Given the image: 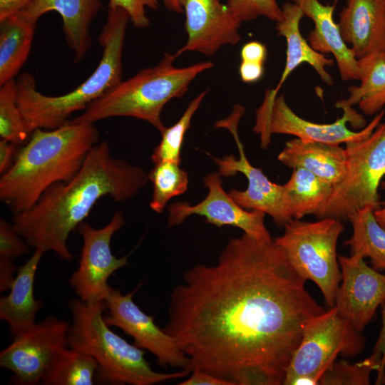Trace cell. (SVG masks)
<instances>
[{
  "mask_svg": "<svg viewBox=\"0 0 385 385\" xmlns=\"http://www.w3.org/2000/svg\"><path fill=\"white\" fill-rule=\"evenodd\" d=\"M274 240L232 238L184 273L163 329L199 369L234 385H280L307 322L325 309Z\"/></svg>",
  "mask_w": 385,
  "mask_h": 385,
  "instance_id": "1",
  "label": "cell"
},
{
  "mask_svg": "<svg viewBox=\"0 0 385 385\" xmlns=\"http://www.w3.org/2000/svg\"><path fill=\"white\" fill-rule=\"evenodd\" d=\"M148 180L142 168L113 157L108 143L102 141L71 180L52 185L31 209L14 214L12 224L31 247L71 260L69 235L96 202L106 196L117 202L130 199Z\"/></svg>",
  "mask_w": 385,
  "mask_h": 385,
  "instance_id": "2",
  "label": "cell"
},
{
  "mask_svg": "<svg viewBox=\"0 0 385 385\" xmlns=\"http://www.w3.org/2000/svg\"><path fill=\"white\" fill-rule=\"evenodd\" d=\"M99 140L94 123L68 120L37 128L0 178V200L14 214L31 209L52 185L71 180Z\"/></svg>",
  "mask_w": 385,
  "mask_h": 385,
  "instance_id": "3",
  "label": "cell"
},
{
  "mask_svg": "<svg viewBox=\"0 0 385 385\" xmlns=\"http://www.w3.org/2000/svg\"><path fill=\"white\" fill-rule=\"evenodd\" d=\"M130 17L123 9L108 8L107 19L98 40L103 48L98 65L92 74L71 91L60 96H46L36 88L29 73L16 81L17 103L31 134L37 128L54 129L66 123L75 112L85 110L122 81L123 50Z\"/></svg>",
  "mask_w": 385,
  "mask_h": 385,
  "instance_id": "4",
  "label": "cell"
},
{
  "mask_svg": "<svg viewBox=\"0 0 385 385\" xmlns=\"http://www.w3.org/2000/svg\"><path fill=\"white\" fill-rule=\"evenodd\" d=\"M68 305L72 317L68 346L95 359L98 364L96 381L113 385H153L189 374L185 369L172 373L155 371L142 349L110 329L104 319V302L88 303L73 299Z\"/></svg>",
  "mask_w": 385,
  "mask_h": 385,
  "instance_id": "5",
  "label": "cell"
},
{
  "mask_svg": "<svg viewBox=\"0 0 385 385\" xmlns=\"http://www.w3.org/2000/svg\"><path fill=\"white\" fill-rule=\"evenodd\" d=\"M176 58L175 54L165 53L157 65L121 81L72 120L94 123L113 117H131L147 121L161 132L165 104L182 97L199 74L213 66L212 62L203 61L179 68L173 64Z\"/></svg>",
  "mask_w": 385,
  "mask_h": 385,
  "instance_id": "6",
  "label": "cell"
},
{
  "mask_svg": "<svg viewBox=\"0 0 385 385\" xmlns=\"http://www.w3.org/2000/svg\"><path fill=\"white\" fill-rule=\"evenodd\" d=\"M274 242L285 252L289 263L306 281L314 282L325 302L332 307L342 280L337 254L344 230L342 221L333 218L307 222L293 219Z\"/></svg>",
  "mask_w": 385,
  "mask_h": 385,
  "instance_id": "7",
  "label": "cell"
},
{
  "mask_svg": "<svg viewBox=\"0 0 385 385\" xmlns=\"http://www.w3.org/2000/svg\"><path fill=\"white\" fill-rule=\"evenodd\" d=\"M346 173L334 185L326 202L315 213L317 219L349 220L356 210L380 207L378 189L385 175V123L366 138L346 144Z\"/></svg>",
  "mask_w": 385,
  "mask_h": 385,
  "instance_id": "8",
  "label": "cell"
},
{
  "mask_svg": "<svg viewBox=\"0 0 385 385\" xmlns=\"http://www.w3.org/2000/svg\"><path fill=\"white\" fill-rule=\"evenodd\" d=\"M365 338L334 307L306 324L302 339L287 368L284 385H317L339 354L354 357L365 347Z\"/></svg>",
  "mask_w": 385,
  "mask_h": 385,
  "instance_id": "9",
  "label": "cell"
},
{
  "mask_svg": "<svg viewBox=\"0 0 385 385\" xmlns=\"http://www.w3.org/2000/svg\"><path fill=\"white\" fill-rule=\"evenodd\" d=\"M336 106L343 110L342 117L332 123H318L297 115L282 94L273 99L265 97L255 112L253 131L260 135L261 146L265 148L268 147L272 134L292 135L304 142L339 145L366 138L381 123L384 115V111H381L366 125L363 116L343 100L338 101Z\"/></svg>",
  "mask_w": 385,
  "mask_h": 385,
  "instance_id": "10",
  "label": "cell"
},
{
  "mask_svg": "<svg viewBox=\"0 0 385 385\" xmlns=\"http://www.w3.org/2000/svg\"><path fill=\"white\" fill-rule=\"evenodd\" d=\"M245 108L235 105L231 115L216 123L215 126L225 128L232 135L239 152V158L233 155L222 158L209 155L218 166V173L221 177H230L237 173L243 174L247 180V187L245 190H232L229 192L230 197L245 209L257 210L270 215L279 227L293 220L285 194L284 185H278L270 181L262 169L254 167L248 160L244 146L238 135V124Z\"/></svg>",
  "mask_w": 385,
  "mask_h": 385,
  "instance_id": "11",
  "label": "cell"
},
{
  "mask_svg": "<svg viewBox=\"0 0 385 385\" xmlns=\"http://www.w3.org/2000/svg\"><path fill=\"white\" fill-rule=\"evenodd\" d=\"M70 324L48 317L25 332L0 353V366L11 371L14 384L35 385L41 382L58 354L68 347Z\"/></svg>",
  "mask_w": 385,
  "mask_h": 385,
  "instance_id": "12",
  "label": "cell"
},
{
  "mask_svg": "<svg viewBox=\"0 0 385 385\" xmlns=\"http://www.w3.org/2000/svg\"><path fill=\"white\" fill-rule=\"evenodd\" d=\"M125 225L120 210L101 228H94L83 222L77 227L83 245L78 267L69 278V284L83 302H104L111 287L108 278L128 265V256L120 258L113 255L111 242L113 235Z\"/></svg>",
  "mask_w": 385,
  "mask_h": 385,
  "instance_id": "13",
  "label": "cell"
},
{
  "mask_svg": "<svg viewBox=\"0 0 385 385\" xmlns=\"http://www.w3.org/2000/svg\"><path fill=\"white\" fill-rule=\"evenodd\" d=\"M138 288L139 286L125 294L111 288L104 300L108 309L104 315L106 322L130 335L134 344L153 354L160 366L187 370L189 359L175 339L160 329L153 317L142 311L133 301Z\"/></svg>",
  "mask_w": 385,
  "mask_h": 385,
  "instance_id": "14",
  "label": "cell"
},
{
  "mask_svg": "<svg viewBox=\"0 0 385 385\" xmlns=\"http://www.w3.org/2000/svg\"><path fill=\"white\" fill-rule=\"evenodd\" d=\"M221 175L217 173L207 175L204 185L208 189L207 196L196 205L177 202L168 207L169 227L181 224L190 215H197L217 227L225 225L240 228L245 234L262 240H272L265 225V214L257 210H245L239 205L222 188Z\"/></svg>",
  "mask_w": 385,
  "mask_h": 385,
  "instance_id": "15",
  "label": "cell"
},
{
  "mask_svg": "<svg viewBox=\"0 0 385 385\" xmlns=\"http://www.w3.org/2000/svg\"><path fill=\"white\" fill-rule=\"evenodd\" d=\"M338 260L342 280L334 307L361 332L385 301V274L355 255L339 256Z\"/></svg>",
  "mask_w": 385,
  "mask_h": 385,
  "instance_id": "16",
  "label": "cell"
},
{
  "mask_svg": "<svg viewBox=\"0 0 385 385\" xmlns=\"http://www.w3.org/2000/svg\"><path fill=\"white\" fill-rule=\"evenodd\" d=\"M185 15L188 36L185 45L175 54L188 51L212 56L224 45H235L240 38L241 23L220 0H178Z\"/></svg>",
  "mask_w": 385,
  "mask_h": 385,
  "instance_id": "17",
  "label": "cell"
},
{
  "mask_svg": "<svg viewBox=\"0 0 385 385\" xmlns=\"http://www.w3.org/2000/svg\"><path fill=\"white\" fill-rule=\"evenodd\" d=\"M101 6V0H33L17 14L37 24L47 12L58 13L66 43L77 63L85 58L91 46V26Z\"/></svg>",
  "mask_w": 385,
  "mask_h": 385,
  "instance_id": "18",
  "label": "cell"
},
{
  "mask_svg": "<svg viewBox=\"0 0 385 385\" xmlns=\"http://www.w3.org/2000/svg\"><path fill=\"white\" fill-rule=\"evenodd\" d=\"M338 25L357 59L385 51V0H346Z\"/></svg>",
  "mask_w": 385,
  "mask_h": 385,
  "instance_id": "19",
  "label": "cell"
},
{
  "mask_svg": "<svg viewBox=\"0 0 385 385\" xmlns=\"http://www.w3.org/2000/svg\"><path fill=\"white\" fill-rule=\"evenodd\" d=\"M293 1L314 22V28L308 35L311 47L320 53L334 56L342 79L359 80L358 59L344 41L339 25L333 19L335 4L324 5L319 0Z\"/></svg>",
  "mask_w": 385,
  "mask_h": 385,
  "instance_id": "20",
  "label": "cell"
},
{
  "mask_svg": "<svg viewBox=\"0 0 385 385\" xmlns=\"http://www.w3.org/2000/svg\"><path fill=\"white\" fill-rule=\"evenodd\" d=\"M282 9L283 18L277 22L276 29L278 35L284 36L287 41L285 67L277 86L274 89H267L265 96L274 98L289 75L303 63L313 67L327 85H332V77L326 68L332 66L334 61L314 50L302 36L299 22L304 15L300 6L295 3H286Z\"/></svg>",
  "mask_w": 385,
  "mask_h": 385,
  "instance_id": "21",
  "label": "cell"
},
{
  "mask_svg": "<svg viewBox=\"0 0 385 385\" xmlns=\"http://www.w3.org/2000/svg\"><path fill=\"white\" fill-rule=\"evenodd\" d=\"M44 253L34 250L20 267L6 296L0 298V318L6 322L14 337L26 332L36 324V316L43 305L34 297V279Z\"/></svg>",
  "mask_w": 385,
  "mask_h": 385,
  "instance_id": "22",
  "label": "cell"
},
{
  "mask_svg": "<svg viewBox=\"0 0 385 385\" xmlns=\"http://www.w3.org/2000/svg\"><path fill=\"white\" fill-rule=\"evenodd\" d=\"M277 159L292 168H304L333 186L344 178L346 168L345 148L296 138L285 143Z\"/></svg>",
  "mask_w": 385,
  "mask_h": 385,
  "instance_id": "23",
  "label": "cell"
},
{
  "mask_svg": "<svg viewBox=\"0 0 385 385\" xmlns=\"http://www.w3.org/2000/svg\"><path fill=\"white\" fill-rule=\"evenodd\" d=\"M36 27L17 13L0 19V86L14 80L26 63Z\"/></svg>",
  "mask_w": 385,
  "mask_h": 385,
  "instance_id": "24",
  "label": "cell"
},
{
  "mask_svg": "<svg viewBox=\"0 0 385 385\" xmlns=\"http://www.w3.org/2000/svg\"><path fill=\"white\" fill-rule=\"evenodd\" d=\"M358 63L361 83L349 86V98L343 101L349 106L358 104L365 115H373L385 106V51L359 58Z\"/></svg>",
  "mask_w": 385,
  "mask_h": 385,
  "instance_id": "25",
  "label": "cell"
},
{
  "mask_svg": "<svg viewBox=\"0 0 385 385\" xmlns=\"http://www.w3.org/2000/svg\"><path fill=\"white\" fill-rule=\"evenodd\" d=\"M284 185L287 204L293 219L315 215L330 196L333 185L304 168L292 169Z\"/></svg>",
  "mask_w": 385,
  "mask_h": 385,
  "instance_id": "26",
  "label": "cell"
},
{
  "mask_svg": "<svg viewBox=\"0 0 385 385\" xmlns=\"http://www.w3.org/2000/svg\"><path fill=\"white\" fill-rule=\"evenodd\" d=\"M352 235L344 242L351 255L370 259L372 267L385 270V230L376 220L374 210L366 207L354 212L349 219Z\"/></svg>",
  "mask_w": 385,
  "mask_h": 385,
  "instance_id": "27",
  "label": "cell"
},
{
  "mask_svg": "<svg viewBox=\"0 0 385 385\" xmlns=\"http://www.w3.org/2000/svg\"><path fill=\"white\" fill-rule=\"evenodd\" d=\"M98 364L91 356L67 347L61 351L44 374L45 385H91L96 381Z\"/></svg>",
  "mask_w": 385,
  "mask_h": 385,
  "instance_id": "28",
  "label": "cell"
},
{
  "mask_svg": "<svg viewBox=\"0 0 385 385\" xmlns=\"http://www.w3.org/2000/svg\"><path fill=\"white\" fill-rule=\"evenodd\" d=\"M148 176L153 186L150 207L157 213L163 211L171 198L188 190V174L180 164L173 162L156 163Z\"/></svg>",
  "mask_w": 385,
  "mask_h": 385,
  "instance_id": "29",
  "label": "cell"
},
{
  "mask_svg": "<svg viewBox=\"0 0 385 385\" xmlns=\"http://www.w3.org/2000/svg\"><path fill=\"white\" fill-rule=\"evenodd\" d=\"M207 89L197 96L188 106L180 118L172 126L164 128L161 133V140L154 149L152 161L156 164L161 162L181 163V149L186 132L191 120L199 108Z\"/></svg>",
  "mask_w": 385,
  "mask_h": 385,
  "instance_id": "30",
  "label": "cell"
},
{
  "mask_svg": "<svg viewBox=\"0 0 385 385\" xmlns=\"http://www.w3.org/2000/svg\"><path fill=\"white\" fill-rule=\"evenodd\" d=\"M26 129L17 103L16 81L11 80L0 86V136L16 145L29 140Z\"/></svg>",
  "mask_w": 385,
  "mask_h": 385,
  "instance_id": "31",
  "label": "cell"
},
{
  "mask_svg": "<svg viewBox=\"0 0 385 385\" xmlns=\"http://www.w3.org/2000/svg\"><path fill=\"white\" fill-rule=\"evenodd\" d=\"M379 369L380 364L371 356L355 363L335 361L321 376L319 384L369 385L371 373Z\"/></svg>",
  "mask_w": 385,
  "mask_h": 385,
  "instance_id": "32",
  "label": "cell"
},
{
  "mask_svg": "<svg viewBox=\"0 0 385 385\" xmlns=\"http://www.w3.org/2000/svg\"><path fill=\"white\" fill-rule=\"evenodd\" d=\"M226 6L240 23L252 21L260 16L277 23L283 18L282 9L277 0H228Z\"/></svg>",
  "mask_w": 385,
  "mask_h": 385,
  "instance_id": "33",
  "label": "cell"
},
{
  "mask_svg": "<svg viewBox=\"0 0 385 385\" xmlns=\"http://www.w3.org/2000/svg\"><path fill=\"white\" fill-rule=\"evenodd\" d=\"M30 246L16 231L13 224L0 220V258L13 260L28 253Z\"/></svg>",
  "mask_w": 385,
  "mask_h": 385,
  "instance_id": "34",
  "label": "cell"
},
{
  "mask_svg": "<svg viewBox=\"0 0 385 385\" xmlns=\"http://www.w3.org/2000/svg\"><path fill=\"white\" fill-rule=\"evenodd\" d=\"M158 6V0H109L108 3V8L124 9L136 28L148 27L150 20L146 14V8L155 10Z\"/></svg>",
  "mask_w": 385,
  "mask_h": 385,
  "instance_id": "35",
  "label": "cell"
},
{
  "mask_svg": "<svg viewBox=\"0 0 385 385\" xmlns=\"http://www.w3.org/2000/svg\"><path fill=\"white\" fill-rule=\"evenodd\" d=\"M381 328L370 356L380 364V369L377 372L376 384H378L384 374V364L385 361V301L381 304Z\"/></svg>",
  "mask_w": 385,
  "mask_h": 385,
  "instance_id": "36",
  "label": "cell"
},
{
  "mask_svg": "<svg viewBox=\"0 0 385 385\" xmlns=\"http://www.w3.org/2000/svg\"><path fill=\"white\" fill-rule=\"evenodd\" d=\"M190 372L191 375L179 383L180 385H234L228 380L199 369H192Z\"/></svg>",
  "mask_w": 385,
  "mask_h": 385,
  "instance_id": "37",
  "label": "cell"
},
{
  "mask_svg": "<svg viewBox=\"0 0 385 385\" xmlns=\"http://www.w3.org/2000/svg\"><path fill=\"white\" fill-rule=\"evenodd\" d=\"M266 46L258 41H250L245 43L241 51V61L264 64L267 58Z\"/></svg>",
  "mask_w": 385,
  "mask_h": 385,
  "instance_id": "38",
  "label": "cell"
},
{
  "mask_svg": "<svg viewBox=\"0 0 385 385\" xmlns=\"http://www.w3.org/2000/svg\"><path fill=\"white\" fill-rule=\"evenodd\" d=\"M264 64L241 61L239 74L241 80L247 83L258 81L263 76Z\"/></svg>",
  "mask_w": 385,
  "mask_h": 385,
  "instance_id": "39",
  "label": "cell"
},
{
  "mask_svg": "<svg viewBox=\"0 0 385 385\" xmlns=\"http://www.w3.org/2000/svg\"><path fill=\"white\" fill-rule=\"evenodd\" d=\"M18 267L11 260L0 258V291L9 290L16 274Z\"/></svg>",
  "mask_w": 385,
  "mask_h": 385,
  "instance_id": "40",
  "label": "cell"
},
{
  "mask_svg": "<svg viewBox=\"0 0 385 385\" xmlns=\"http://www.w3.org/2000/svg\"><path fill=\"white\" fill-rule=\"evenodd\" d=\"M16 144L8 140H0V173L2 175L11 166L17 154Z\"/></svg>",
  "mask_w": 385,
  "mask_h": 385,
  "instance_id": "41",
  "label": "cell"
},
{
  "mask_svg": "<svg viewBox=\"0 0 385 385\" xmlns=\"http://www.w3.org/2000/svg\"><path fill=\"white\" fill-rule=\"evenodd\" d=\"M33 0H0V19L16 14Z\"/></svg>",
  "mask_w": 385,
  "mask_h": 385,
  "instance_id": "42",
  "label": "cell"
},
{
  "mask_svg": "<svg viewBox=\"0 0 385 385\" xmlns=\"http://www.w3.org/2000/svg\"><path fill=\"white\" fill-rule=\"evenodd\" d=\"M380 186L383 190H385V180L381 183ZM374 215L377 222L385 230V202L383 203L381 207H379L374 210Z\"/></svg>",
  "mask_w": 385,
  "mask_h": 385,
  "instance_id": "43",
  "label": "cell"
},
{
  "mask_svg": "<svg viewBox=\"0 0 385 385\" xmlns=\"http://www.w3.org/2000/svg\"><path fill=\"white\" fill-rule=\"evenodd\" d=\"M165 7L176 13H183V10L180 5L178 0H162Z\"/></svg>",
  "mask_w": 385,
  "mask_h": 385,
  "instance_id": "44",
  "label": "cell"
},
{
  "mask_svg": "<svg viewBox=\"0 0 385 385\" xmlns=\"http://www.w3.org/2000/svg\"><path fill=\"white\" fill-rule=\"evenodd\" d=\"M379 384H385V374L382 376Z\"/></svg>",
  "mask_w": 385,
  "mask_h": 385,
  "instance_id": "45",
  "label": "cell"
},
{
  "mask_svg": "<svg viewBox=\"0 0 385 385\" xmlns=\"http://www.w3.org/2000/svg\"><path fill=\"white\" fill-rule=\"evenodd\" d=\"M384 374H385V361H384Z\"/></svg>",
  "mask_w": 385,
  "mask_h": 385,
  "instance_id": "46",
  "label": "cell"
}]
</instances>
